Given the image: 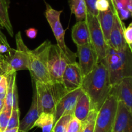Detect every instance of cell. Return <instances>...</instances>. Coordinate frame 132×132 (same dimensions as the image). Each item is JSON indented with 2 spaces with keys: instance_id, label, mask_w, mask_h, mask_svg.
<instances>
[{
  "instance_id": "1",
  "label": "cell",
  "mask_w": 132,
  "mask_h": 132,
  "mask_svg": "<svg viewBox=\"0 0 132 132\" xmlns=\"http://www.w3.org/2000/svg\"><path fill=\"white\" fill-rule=\"evenodd\" d=\"M111 88L105 59L98 62L91 73L83 77L81 86L82 91L89 97L91 110L97 111L107 100Z\"/></svg>"
},
{
  "instance_id": "2",
  "label": "cell",
  "mask_w": 132,
  "mask_h": 132,
  "mask_svg": "<svg viewBox=\"0 0 132 132\" xmlns=\"http://www.w3.org/2000/svg\"><path fill=\"white\" fill-rule=\"evenodd\" d=\"M105 60L112 87L124 78L132 77V52L128 45L120 51L108 45Z\"/></svg>"
},
{
  "instance_id": "3",
  "label": "cell",
  "mask_w": 132,
  "mask_h": 132,
  "mask_svg": "<svg viewBox=\"0 0 132 132\" xmlns=\"http://www.w3.org/2000/svg\"><path fill=\"white\" fill-rule=\"evenodd\" d=\"M37 104L40 114L49 113L54 114L56 106L60 100L65 95L66 91L62 83L35 82Z\"/></svg>"
},
{
  "instance_id": "4",
  "label": "cell",
  "mask_w": 132,
  "mask_h": 132,
  "mask_svg": "<svg viewBox=\"0 0 132 132\" xmlns=\"http://www.w3.org/2000/svg\"><path fill=\"white\" fill-rule=\"evenodd\" d=\"M51 43L45 40L36 49H29V72L34 82H50L48 60Z\"/></svg>"
},
{
  "instance_id": "5",
  "label": "cell",
  "mask_w": 132,
  "mask_h": 132,
  "mask_svg": "<svg viewBox=\"0 0 132 132\" xmlns=\"http://www.w3.org/2000/svg\"><path fill=\"white\" fill-rule=\"evenodd\" d=\"M119 100L110 91L109 96L98 112L94 132H113Z\"/></svg>"
},
{
  "instance_id": "6",
  "label": "cell",
  "mask_w": 132,
  "mask_h": 132,
  "mask_svg": "<svg viewBox=\"0 0 132 132\" xmlns=\"http://www.w3.org/2000/svg\"><path fill=\"white\" fill-rule=\"evenodd\" d=\"M45 5H46V9L45 12V18L53 30V35L57 42V45L62 49V51L67 56L68 59L72 63H76L77 54L71 51L66 45L65 42V31L62 27L60 20L62 11H57L54 9L48 3H45Z\"/></svg>"
},
{
  "instance_id": "7",
  "label": "cell",
  "mask_w": 132,
  "mask_h": 132,
  "mask_svg": "<svg viewBox=\"0 0 132 132\" xmlns=\"http://www.w3.org/2000/svg\"><path fill=\"white\" fill-rule=\"evenodd\" d=\"M16 42L17 49L11 48L8 54L5 55L7 64L6 75L21 70H29V49L23 41L20 32L16 35Z\"/></svg>"
},
{
  "instance_id": "8",
  "label": "cell",
  "mask_w": 132,
  "mask_h": 132,
  "mask_svg": "<svg viewBox=\"0 0 132 132\" xmlns=\"http://www.w3.org/2000/svg\"><path fill=\"white\" fill-rule=\"evenodd\" d=\"M72 63L57 45H51L48 60V69L51 82L62 83V76L68 64Z\"/></svg>"
},
{
  "instance_id": "9",
  "label": "cell",
  "mask_w": 132,
  "mask_h": 132,
  "mask_svg": "<svg viewBox=\"0 0 132 132\" xmlns=\"http://www.w3.org/2000/svg\"><path fill=\"white\" fill-rule=\"evenodd\" d=\"M86 20L89 30L91 44L93 45L97 53L98 62H101L106 58L108 49L107 43L105 40L97 17L87 13Z\"/></svg>"
},
{
  "instance_id": "10",
  "label": "cell",
  "mask_w": 132,
  "mask_h": 132,
  "mask_svg": "<svg viewBox=\"0 0 132 132\" xmlns=\"http://www.w3.org/2000/svg\"><path fill=\"white\" fill-rule=\"evenodd\" d=\"M77 57L83 77L91 73L98 63L97 53L91 43L77 46Z\"/></svg>"
},
{
  "instance_id": "11",
  "label": "cell",
  "mask_w": 132,
  "mask_h": 132,
  "mask_svg": "<svg viewBox=\"0 0 132 132\" xmlns=\"http://www.w3.org/2000/svg\"><path fill=\"white\" fill-rule=\"evenodd\" d=\"M82 92L81 88L68 92L60 100L56 106L54 124L63 115H70L73 116L77 100Z\"/></svg>"
},
{
  "instance_id": "12",
  "label": "cell",
  "mask_w": 132,
  "mask_h": 132,
  "mask_svg": "<svg viewBox=\"0 0 132 132\" xmlns=\"http://www.w3.org/2000/svg\"><path fill=\"white\" fill-rule=\"evenodd\" d=\"M83 76L77 62L68 64L62 76V83L68 92L81 88Z\"/></svg>"
},
{
  "instance_id": "13",
  "label": "cell",
  "mask_w": 132,
  "mask_h": 132,
  "mask_svg": "<svg viewBox=\"0 0 132 132\" xmlns=\"http://www.w3.org/2000/svg\"><path fill=\"white\" fill-rule=\"evenodd\" d=\"M124 24L118 15L115 9V20L107 45L117 51H120L128 45L124 38Z\"/></svg>"
},
{
  "instance_id": "14",
  "label": "cell",
  "mask_w": 132,
  "mask_h": 132,
  "mask_svg": "<svg viewBox=\"0 0 132 132\" xmlns=\"http://www.w3.org/2000/svg\"><path fill=\"white\" fill-rule=\"evenodd\" d=\"M111 91L132 114V77L125 78L111 88Z\"/></svg>"
},
{
  "instance_id": "15",
  "label": "cell",
  "mask_w": 132,
  "mask_h": 132,
  "mask_svg": "<svg viewBox=\"0 0 132 132\" xmlns=\"http://www.w3.org/2000/svg\"><path fill=\"white\" fill-rule=\"evenodd\" d=\"M33 95L30 109L23 119L20 122L19 130L21 132H28L34 128L35 122L40 116L37 104V96L35 82H32Z\"/></svg>"
},
{
  "instance_id": "16",
  "label": "cell",
  "mask_w": 132,
  "mask_h": 132,
  "mask_svg": "<svg viewBox=\"0 0 132 132\" xmlns=\"http://www.w3.org/2000/svg\"><path fill=\"white\" fill-rule=\"evenodd\" d=\"M113 132H132V114L121 101H119Z\"/></svg>"
},
{
  "instance_id": "17",
  "label": "cell",
  "mask_w": 132,
  "mask_h": 132,
  "mask_svg": "<svg viewBox=\"0 0 132 132\" xmlns=\"http://www.w3.org/2000/svg\"><path fill=\"white\" fill-rule=\"evenodd\" d=\"M115 8L111 0V7L108 11L103 12H98V14L96 16L98 20L99 24L101 26L102 32L104 36L106 43L110 39V34L113 26L115 20Z\"/></svg>"
},
{
  "instance_id": "18",
  "label": "cell",
  "mask_w": 132,
  "mask_h": 132,
  "mask_svg": "<svg viewBox=\"0 0 132 132\" xmlns=\"http://www.w3.org/2000/svg\"><path fill=\"white\" fill-rule=\"evenodd\" d=\"M71 37L77 46L91 43L90 35L86 20L77 21L71 30Z\"/></svg>"
},
{
  "instance_id": "19",
  "label": "cell",
  "mask_w": 132,
  "mask_h": 132,
  "mask_svg": "<svg viewBox=\"0 0 132 132\" xmlns=\"http://www.w3.org/2000/svg\"><path fill=\"white\" fill-rule=\"evenodd\" d=\"M91 110V101L89 97L82 91L77 100L73 117L82 122L87 117Z\"/></svg>"
},
{
  "instance_id": "20",
  "label": "cell",
  "mask_w": 132,
  "mask_h": 132,
  "mask_svg": "<svg viewBox=\"0 0 132 132\" xmlns=\"http://www.w3.org/2000/svg\"><path fill=\"white\" fill-rule=\"evenodd\" d=\"M9 0H0V25L7 30L10 36L13 37L14 34L9 14Z\"/></svg>"
},
{
  "instance_id": "21",
  "label": "cell",
  "mask_w": 132,
  "mask_h": 132,
  "mask_svg": "<svg viewBox=\"0 0 132 132\" xmlns=\"http://www.w3.org/2000/svg\"><path fill=\"white\" fill-rule=\"evenodd\" d=\"M54 125V114L42 113L35 122L34 127L40 128L42 132H52Z\"/></svg>"
},
{
  "instance_id": "22",
  "label": "cell",
  "mask_w": 132,
  "mask_h": 132,
  "mask_svg": "<svg viewBox=\"0 0 132 132\" xmlns=\"http://www.w3.org/2000/svg\"><path fill=\"white\" fill-rule=\"evenodd\" d=\"M71 13L75 16L77 21L85 20L87 16L85 0H69Z\"/></svg>"
},
{
  "instance_id": "23",
  "label": "cell",
  "mask_w": 132,
  "mask_h": 132,
  "mask_svg": "<svg viewBox=\"0 0 132 132\" xmlns=\"http://www.w3.org/2000/svg\"><path fill=\"white\" fill-rule=\"evenodd\" d=\"M8 79V88L7 93L5 99V106L7 108L12 110V101H13V95L16 85V72L6 75Z\"/></svg>"
},
{
  "instance_id": "24",
  "label": "cell",
  "mask_w": 132,
  "mask_h": 132,
  "mask_svg": "<svg viewBox=\"0 0 132 132\" xmlns=\"http://www.w3.org/2000/svg\"><path fill=\"white\" fill-rule=\"evenodd\" d=\"M98 112L96 110H91L87 117L81 122L82 132H94L95 131V123L97 117Z\"/></svg>"
},
{
  "instance_id": "25",
  "label": "cell",
  "mask_w": 132,
  "mask_h": 132,
  "mask_svg": "<svg viewBox=\"0 0 132 132\" xmlns=\"http://www.w3.org/2000/svg\"><path fill=\"white\" fill-rule=\"evenodd\" d=\"M73 115H65L62 116L54 124L53 128V132H66L67 128Z\"/></svg>"
},
{
  "instance_id": "26",
  "label": "cell",
  "mask_w": 132,
  "mask_h": 132,
  "mask_svg": "<svg viewBox=\"0 0 132 132\" xmlns=\"http://www.w3.org/2000/svg\"><path fill=\"white\" fill-rule=\"evenodd\" d=\"M12 109L8 108L5 106L0 113V131L3 132L7 128L10 117L12 113Z\"/></svg>"
},
{
  "instance_id": "27",
  "label": "cell",
  "mask_w": 132,
  "mask_h": 132,
  "mask_svg": "<svg viewBox=\"0 0 132 132\" xmlns=\"http://www.w3.org/2000/svg\"><path fill=\"white\" fill-rule=\"evenodd\" d=\"M20 122V109L12 110L7 129L19 127Z\"/></svg>"
},
{
  "instance_id": "28",
  "label": "cell",
  "mask_w": 132,
  "mask_h": 132,
  "mask_svg": "<svg viewBox=\"0 0 132 132\" xmlns=\"http://www.w3.org/2000/svg\"><path fill=\"white\" fill-rule=\"evenodd\" d=\"M66 132H82L81 122L73 117L69 122Z\"/></svg>"
},
{
  "instance_id": "29",
  "label": "cell",
  "mask_w": 132,
  "mask_h": 132,
  "mask_svg": "<svg viewBox=\"0 0 132 132\" xmlns=\"http://www.w3.org/2000/svg\"><path fill=\"white\" fill-rule=\"evenodd\" d=\"M97 0H85L87 13L94 16H97L98 11L96 9V2Z\"/></svg>"
},
{
  "instance_id": "30",
  "label": "cell",
  "mask_w": 132,
  "mask_h": 132,
  "mask_svg": "<svg viewBox=\"0 0 132 132\" xmlns=\"http://www.w3.org/2000/svg\"><path fill=\"white\" fill-rule=\"evenodd\" d=\"M7 88H8V79L6 75H5L2 78V81L0 82V99L2 100L5 99Z\"/></svg>"
},
{
  "instance_id": "31",
  "label": "cell",
  "mask_w": 132,
  "mask_h": 132,
  "mask_svg": "<svg viewBox=\"0 0 132 132\" xmlns=\"http://www.w3.org/2000/svg\"><path fill=\"white\" fill-rule=\"evenodd\" d=\"M111 0H97L96 2V9L98 12L106 11L111 7Z\"/></svg>"
},
{
  "instance_id": "32",
  "label": "cell",
  "mask_w": 132,
  "mask_h": 132,
  "mask_svg": "<svg viewBox=\"0 0 132 132\" xmlns=\"http://www.w3.org/2000/svg\"><path fill=\"white\" fill-rule=\"evenodd\" d=\"M124 38L128 45L132 44V23L124 29Z\"/></svg>"
},
{
  "instance_id": "33",
  "label": "cell",
  "mask_w": 132,
  "mask_h": 132,
  "mask_svg": "<svg viewBox=\"0 0 132 132\" xmlns=\"http://www.w3.org/2000/svg\"><path fill=\"white\" fill-rule=\"evenodd\" d=\"M112 2L117 11H119L122 9H126L129 0H112Z\"/></svg>"
},
{
  "instance_id": "34",
  "label": "cell",
  "mask_w": 132,
  "mask_h": 132,
  "mask_svg": "<svg viewBox=\"0 0 132 132\" xmlns=\"http://www.w3.org/2000/svg\"><path fill=\"white\" fill-rule=\"evenodd\" d=\"M117 11L119 18H120L122 21L128 19L131 15V12L127 9H120L119 11Z\"/></svg>"
},
{
  "instance_id": "35",
  "label": "cell",
  "mask_w": 132,
  "mask_h": 132,
  "mask_svg": "<svg viewBox=\"0 0 132 132\" xmlns=\"http://www.w3.org/2000/svg\"><path fill=\"white\" fill-rule=\"evenodd\" d=\"M38 34L37 29L35 28H29L26 30V35L28 38L30 39H35Z\"/></svg>"
},
{
  "instance_id": "36",
  "label": "cell",
  "mask_w": 132,
  "mask_h": 132,
  "mask_svg": "<svg viewBox=\"0 0 132 132\" xmlns=\"http://www.w3.org/2000/svg\"><path fill=\"white\" fill-rule=\"evenodd\" d=\"M2 27H1V25H0V42L2 43V44H4V45L11 47L9 45V43L8 40H7V37H6V36L5 35L4 33L2 32Z\"/></svg>"
},
{
  "instance_id": "37",
  "label": "cell",
  "mask_w": 132,
  "mask_h": 132,
  "mask_svg": "<svg viewBox=\"0 0 132 132\" xmlns=\"http://www.w3.org/2000/svg\"><path fill=\"white\" fill-rule=\"evenodd\" d=\"M7 64L5 59L4 62L0 63V75H5L7 74Z\"/></svg>"
},
{
  "instance_id": "38",
  "label": "cell",
  "mask_w": 132,
  "mask_h": 132,
  "mask_svg": "<svg viewBox=\"0 0 132 132\" xmlns=\"http://www.w3.org/2000/svg\"><path fill=\"white\" fill-rule=\"evenodd\" d=\"M11 47L4 45V44H2V43L0 42V54H3L5 53H8L9 51L11 50Z\"/></svg>"
},
{
  "instance_id": "39",
  "label": "cell",
  "mask_w": 132,
  "mask_h": 132,
  "mask_svg": "<svg viewBox=\"0 0 132 132\" xmlns=\"http://www.w3.org/2000/svg\"><path fill=\"white\" fill-rule=\"evenodd\" d=\"M3 132H20V130H19V127H17V128L6 129Z\"/></svg>"
},
{
  "instance_id": "40",
  "label": "cell",
  "mask_w": 132,
  "mask_h": 132,
  "mask_svg": "<svg viewBox=\"0 0 132 132\" xmlns=\"http://www.w3.org/2000/svg\"><path fill=\"white\" fill-rule=\"evenodd\" d=\"M5 100L0 99V113H1V112H2V110H3V108H4L5 106Z\"/></svg>"
},
{
  "instance_id": "41",
  "label": "cell",
  "mask_w": 132,
  "mask_h": 132,
  "mask_svg": "<svg viewBox=\"0 0 132 132\" xmlns=\"http://www.w3.org/2000/svg\"><path fill=\"white\" fill-rule=\"evenodd\" d=\"M5 60V55L0 54V63L3 62Z\"/></svg>"
},
{
  "instance_id": "42",
  "label": "cell",
  "mask_w": 132,
  "mask_h": 132,
  "mask_svg": "<svg viewBox=\"0 0 132 132\" xmlns=\"http://www.w3.org/2000/svg\"><path fill=\"white\" fill-rule=\"evenodd\" d=\"M129 45V48H130L131 51V52H132V44H130V45Z\"/></svg>"
},
{
  "instance_id": "43",
  "label": "cell",
  "mask_w": 132,
  "mask_h": 132,
  "mask_svg": "<svg viewBox=\"0 0 132 132\" xmlns=\"http://www.w3.org/2000/svg\"><path fill=\"white\" fill-rule=\"evenodd\" d=\"M3 76H4V75H0V82H1V81H2V78H3Z\"/></svg>"
},
{
  "instance_id": "44",
  "label": "cell",
  "mask_w": 132,
  "mask_h": 132,
  "mask_svg": "<svg viewBox=\"0 0 132 132\" xmlns=\"http://www.w3.org/2000/svg\"><path fill=\"white\" fill-rule=\"evenodd\" d=\"M131 16H132V11H131Z\"/></svg>"
},
{
  "instance_id": "45",
  "label": "cell",
  "mask_w": 132,
  "mask_h": 132,
  "mask_svg": "<svg viewBox=\"0 0 132 132\" xmlns=\"http://www.w3.org/2000/svg\"><path fill=\"white\" fill-rule=\"evenodd\" d=\"M20 132H21V131H20Z\"/></svg>"
},
{
  "instance_id": "46",
  "label": "cell",
  "mask_w": 132,
  "mask_h": 132,
  "mask_svg": "<svg viewBox=\"0 0 132 132\" xmlns=\"http://www.w3.org/2000/svg\"><path fill=\"white\" fill-rule=\"evenodd\" d=\"M0 132H1V131H0Z\"/></svg>"
},
{
  "instance_id": "47",
  "label": "cell",
  "mask_w": 132,
  "mask_h": 132,
  "mask_svg": "<svg viewBox=\"0 0 132 132\" xmlns=\"http://www.w3.org/2000/svg\"><path fill=\"white\" fill-rule=\"evenodd\" d=\"M52 132H53V131H52Z\"/></svg>"
}]
</instances>
